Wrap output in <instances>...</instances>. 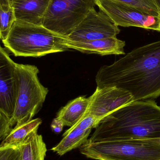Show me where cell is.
Wrapping results in <instances>:
<instances>
[{
	"instance_id": "cell-1",
	"label": "cell",
	"mask_w": 160,
	"mask_h": 160,
	"mask_svg": "<svg viewBox=\"0 0 160 160\" xmlns=\"http://www.w3.org/2000/svg\"><path fill=\"white\" fill-rule=\"evenodd\" d=\"M97 87L115 86L128 91L134 101L160 96V40L132 51L99 69Z\"/></svg>"
},
{
	"instance_id": "cell-2",
	"label": "cell",
	"mask_w": 160,
	"mask_h": 160,
	"mask_svg": "<svg viewBox=\"0 0 160 160\" xmlns=\"http://www.w3.org/2000/svg\"><path fill=\"white\" fill-rule=\"evenodd\" d=\"M130 140H160V106L153 100L134 101L113 112L88 141Z\"/></svg>"
},
{
	"instance_id": "cell-3",
	"label": "cell",
	"mask_w": 160,
	"mask_h": 160,
	"mask_svg": "<svg viewBox=\"0 0 160 160\" xmlns=\"http://www.w3.org/2000/svg\"><path fill=\"white\" fill-rule=\"evenodd\" d=\"M64 40V36L42 25L16 20L2 42L5 48L15 57H40L68 50L63 44Z\"/></svg>"
},
{
	"instance_id": "cell-4",
	"label": "cell",
	"mask_w": 160,
	"mask_h": 160,
	"mask_svg": "<svg viewBox=\"0 0 160 160\" xmlns=\"http://www.w3.org/2000/svg\"><path fill=\"white\" fill-rule=\"evenodd\" d=\"M39 70L32 65L16 63V101L10 118L12 126H19L33 119L43 106L48 93L38 78Z\"/></svg>"
},
{
	"instance_id": "cell-5",
	"label": "cell",
	"mask_w": 160,
	"mask_h": 160,
	"mask_svg": "<svg viewBox=\"0 0 160 160\" xmlns=\"http://www.w3.org/2000/svg\"><path fill=\"white\" fill-rule=\"evenodd\" d=\"M88 158L95 160H160V140L87 142L79 148Z\"/></svg>"
},
{
	"instance_id": "cell-6",
	"label": "cell",
	"mask_w": 160,
	"mask_h": 160,
	"mask_svg": "<svg viewBox=\"0 0 160 160\" xmlns=\"http://www.w3.org/2000/svg\"><path fill=\"white\" fill-rule=\"evenodd\" d=\"M95 5V0H50L42 25L55 34L67 36Z\"/></svg>"
},
{
	"instance_id": "cell-7",
	"label": "cell",
	"mask_w": 160,
	"mask_h": 160,
	"mask_svg": "<svg viewBox=\"0 0 160 160\" xmlns=\"http://www.w3.org/2000/svg\"><path fill=\"white\" fill-rule=\"evenodd\" d=\"M96 5L117 26L137 27L158 32L160 17L114 0H95Z\"/></svg>"
},
{
	"instance_id": "cell-8",
	"label": "cell",
	"mask_w": 160,
	"mask_h": 160,
	"mask_svg": "<svg viewBox=\"0 0 160 160\" xmlns=\"http://www.w3.org/2000/svg\"><path fill=\"white\" fill-rule=\"evenodd\" d=\"M120 31L104 12H97L93 8L65 38L69 41L83 42L116 37Z\"/></svg>"
},
{
	"instance_id": "cell-9",
	"label": "cell",
	"mask_w": 160,
	"mask_h": 160,
	"mask_svg": "<svg viewBox=\"0 0 160 160\" xmlns=\"http://www.w3.org/2000/svg\"><path fill=\"white\" fill-rule=\"evenodd\" d=\"M89 99L87 113L95 117L98 124L105 117L134 101L133 97L128 91L115 86L97 87Z\"/></svg>"
},
{
	"instance_id": "cell-10",
	"label": "cell",
	"mask_w": 160,
	"mask_h": 160,
	"mask_svg": "<svg viewBox=\"0 0 160 160\" xmlns=\"http://www.w3.org/2000/svg\"><path fill=\"white\" fill-rule=\"evenodd\" d=\"M16 62L0 45V111L11 118L16 101Z\"/></svg>"
},
{
	"instance_id": "cell-11",
	"label": "cell",
	"mask_w": 160,
	"mask_h": 160,
	"mask_svg": "<svg viewBox=\"0 0 160 160\" xmlns=\"http://www.w3.org/2000/svg\"><path fill=\"white\" fill-rule=\"evenodd\" d=\"M98 125L97 118L86 113L75 125L63 134L62 141L51 150L60 156L78 148L87 142L92 131Z\"/></svg>"
},
{
	"instance_id": "cell-12",
	"label": "cell",
	"mask_w": 160,
	"mask_h": 160,
	"mask_svg": "<svg viewBox=\"0 0 160 160\" xmlns=\"http://www.w3.org/2000/svg\"><path fill=\"white\" fill-rule=\"evenodd\" d=\"M63 44L68 49L75 50L82 53L108 55L125 54V41L117 37L108 38L83 42H75L67 40L65 37Z\"/></svg>"
},
{
	"instance_id": "cell-13",
	"label": "cell",
	"mask_w": 160,
	"mask_h": 160,
	"mask_svg": "<svg viewBox=\"0 0 160 160\" xmlns=\"http://www.w3.org/2000/svg\"><path fill=\"white\" fill-rule=\"evenodd\" d=\"M50 0H10L16 21L42 25Z\"/></svg>"
},
{
	"instance_id": "cell-14",
	"label": "cell",
	"mask_w": 160,
	"mask_h": 160,
	"mask_svg": "<svg viewBox=\"0 0 160 160\" xmlns=\"http://www.w3.org/2000/svg\"><path fill=\"white\" fill-rule=\"evenodd\" d=\"M38 130L33 131L19 145L21 160H45L47 146Z\"/></svg>"
},
{
	"instance_id": "cell-15",
	"label": "cell",
	"mask_w": 160,
	"mask_h": 160,
	"mask_svg": "<svg viewBox=\"0 0 160 160\" xmlns=\"http://www.w3.org/2000/svg\"><path fill=\"white\" fill-rule=\"evenodd\" d=\"M89 104V98L80 97L68 102L57 114L65 126L71 128L83 117L87 112Z\"/></svg>"
},
{
	"instance_id": "cell-16",
	"label": "cell",
	"mask_w": 160,
	"mask_h": 160,
	"mask_svg": "<svg viewBox=\"0 0 160 160\" xmlns=\"http://www.w3.org/2000/svg\"><path fill=\"white\" fill-rule=\"evenodd\" d=\"M42 123L41 118H37L19 126H15L5 139L2 141L0 147L18 146L30 133L36 130H38Z\"/></svg>"
},
{
	"instance_id": "cell-17",
	"label": "cell",
	"mask_w": 160,
	"mask_h": 160,
	"mask_svg": "<svg viewBox=\"0 0 160 160\" xmlns=\"http://www.w3.org/2000/svg\"><path fill=\"white\" fill-rule=\"evenodd\" d=\"M13 9L5 11L0 7V39L5 40L7 37L12 25L16 21Z\"/></svg>"
},
{
	"instance_id": "cell-18",
	"label": "cell",
	"mask_w": 160,
	"mask_h": 160,
	"mask_svg": "<svg viewBox=\"0 0 160 160\" xmlns=\"http://www.w3.org/2000/svg\"><path fill=\"white\" fill-rule=\"evenodd\" d=\"M137 8L152 16L160 17V10L154 0H114Z\"/></svg>"
},
{
	"instance_id": "cell-19",
	"label": "cell",
	"mask_w": 160,
	"mask_h": 160,
	"mask_svg": "<svg viewBox=\"0 0 160 160\" xmlns=\"http://www.w3.org/2000/svg\"><path fill=\"white\" fill-rule=\"evenodd\" d=\"M0 160H21L19 146L0 147Z\"/></svg>"
},
{
	"instance_id": "cell-20",
	"label": "cell",
	"mask_w": 160,
	"mask_h": 160,
	"mask_svg": "<svg viewBox=\"0 0 160 160\" xmlns=\"http://www.w3.org/2000/svg\"><path fill=\"white\" fill-rule=\"evenodd\" d=\"M13 127L10 118L0 111V142L5 139Z\"/></svg>"
},
{
	"instance_id": "cell-21",
	"label": "cell",
	"mask_w": 160,
	"mask_h": 160,
	"mask_svg": "<svg viewBox=\"0 0 160 160\" xmlns=\"http://www.w3.org/2000/svg\"><path fill=\"white\" fill-rule=\"evenodd\" d=\"M64 126V124L63 121L61 119L56 117L52 120L51 125V128L53 132L56 134H59L62 132Z\"/></svg>"
},
{
	"instance_id": "cell-22",
	"label": "cell",
	"mask_w": 160,
	"mask_h": 160,
	"mask_svg": "<svg viewBox=\"0 0 160 160\" xmlns=\"http://www.w3.org/2000/svg\"><path fill=\"white\" fill-rule=\"evenodd\" d=\"M0 7L5 11H8L11 8L10 0H0Z\"/></svg>"
},
{
	"instance_id": "cell-23",
	"label": "cell",
	"mask_w": 160,
	"mask_h": 160,
	"mask_svg": "<svg viewBox=\"0 0 160 160\" xmlns=\"http://www.w3.org/2000/svg\"><path fill=\"white\" fill-rule=\"evenodd\" d=\"M160 10V0H154Z\"/></svg>"
},
{
	"instance_id": "cell-24",
	"label": "cell",
	"mask_w": 160,
	"mask_h": 160,
	"mask_svg": "<svg viewBox=\"0 0 160 160\" xmlns=\"http://www.w3.org/2000/svg\"><path fill=\"white\" fill-rule=\"evenodd\" d=\"M158 32H160V28H159V30Z\"/></svg>"
}]
</instances>
